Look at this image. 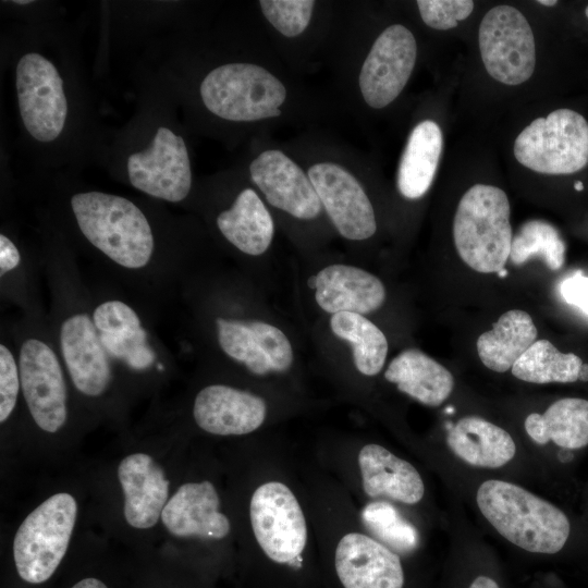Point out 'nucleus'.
Segmentation results:
<instances>
[{
  "label": "nucleus",
  "mask_w": 588,
  "mask_h": 588,
  "mask_svg": "<svg viewBox=\"0 0 588 588\" xmlns=\"http://www.w3.org/2000/svg\"><path fill=\"white\" fill-rule=\"evenodd\" d=\"M524 425L528 436L539 444L553 441L564 449H581L588 444V401L558 400L543 414L528 415Z\"/></svg>",
  "instance_id": "c85d7f7f"
},
{
  "label": "nucleus",
  "mask_w": 588,
  "mask_h": 588,
  "mask_svg": "<svg viewBox=\"0 0 588 588\" xmlns=\"http://www.w3.org/2000/svg\"><path fill=\"white\" fill-rule=\"evenodd\" d=\"M384 377L401 392L428 406L441 405L454 387L452 373L417 348H407L394 357Z\"/></svg>",
  "instance_id": "5701e85b"
},
{
  "label": "nucleus",
  "mask_w": 588,
  "mask_h": 588,
  "mask_svg": "<svg viewBox=\"0 0 588 588\" xmlns=\"http://www.w3.org/2000/svg\"><path fill=\"white\" fill-rule=\"evenodd\" d=\"M537 328L524 310L511 309L477 340V352L482 364L497 372L512 369L518 358L532 345Z\"/></svg>",
  "instance_id": "cd10ccee"
},
{
  "label": "nucleus",
  "mask_w": 588,
  "mask_h": 588,
  "mask_svg": "<svg viewBox=\"0 0 588 588\" xmlns=\"http://www.w3.org/2000/svg\"><path fill=\"white\" fill-rule=\"evenodd\" d=\"M478 44L487 72L505 85L530 78L536 66L531 27L517 9L501 4L489 10L479 26Z\"/></svg>",
  "instance_id": "9d476101"
},
{
  "label": "nucleus",
  "mask_w": 588,
  "mask_h": 588,
  "mask_svg": "<svg viewBox=\"0 0 588 588\" xmlns=\"http://www.w3.org/2000/svg\"><path fill=\"white\" fill-rule=\"evenodd\" d=\"M249 173L270 205L298 219L320 213L322 205L308 175L284 152H261L250 163Z\"/></svg>",
  "instance_id": "dca6fc26"
},
{
  "label": "nucleus",
  "mask_w": 588,
  "mask_h": 588,
  "mask_svg": "<svg viewBox=\"0 0 588 588\" xmlns=\"http://www.w3.org/2000/svg\"><path fill=\"white\" fill-rule=\"evenodd\" d=\"M8 327L16 347L22 396L27 411L40 430L56 433L69 418L70 379L51 336L47 317L21 315Z\"/></svg>",
  "instance_id": "20e7f679"
},
{
  "label": "nucleus",
  "mask_w": 588,
  "mask_h": 588,
  "mask_svg": "<svg viewBox=\"0 0 588 588\" xmlns=\"http://www.w3.org/2000/svg\"><path fill=\"white\" fill-rule=\"evenodd\" d=\"M417 7L426 25L433 29L446 30L456 27L467 19L473 9L471 0H418Z\"/></svg>",
  "instance_id": "e433bc0d"
},
{
  "label": "nucleus",
  "mask_w": 588,
  "mask_h": 588,
  "mask_svg": "<svg viewBox=\"0 0 588 588\" xmlns=\"http://www.w3.org/2000/svg\"><path fill=\"white\" fill-rule=\"evenodd\" d=\"M41 271L42 266H34L13 238L0 234L1 299L16 306L23 316L47 317L39 286Z\"/></svg>",
  "instance_id": "bb28decb"
},
{
  "label": "nucleus",
  "mask_w": 588,
  "mask_h": 588,
  "mask_svg": "<svg viewBox=\"0 0 588 588\" xmlns=\"http://www.w3.org/2000/svg\"><path fill=\"white\" fill-rule=\"evenodd\" d=\"M42 268L50 301L47 322L70 382L83 396L100 399L121 370L93 320L88 283L65 250L47 253Z\"/></svg>",
  "instance_id": "f03ea898"
},
{
  "label": "nucleus",
  "mask_w": 588,
  "mask_h": 588,
  "mask_svg": "<svg viewBox=\"0 0 588 588\" xmlns=\"http://www.w3.org/2000/svg\"><path fill=\"white\" fill-rule=\"evenodd\" d=\"M250 524L265 554L277 563H291L304 551L307 525L302 507L287 486L269 481L259 486L249 504Z\"/></svg>",
  "instance_id": "9b49d317"
},
{
  "label": "nucleus",
  "mask_w": 588,
  "mask_h": 588,
  "mask_svg": "<svg viewBox=\"0 0 588 588\" xmlns=\"http://www.w3.org/2000/svg\"><path fill=\"white\" fill-rule=\"evenodd\" d=\"M581 364L576 354L562 353L550 341L541 339L535 341L518 358L512 373L531 383H568L578 380Z\"/></svg>",
  "instance_id": "7c9ffc66"
},
{
  "label": "nucleus",
  "mask_w": 588,
  "mask_h": 588,
  "mask_svg": "<svg viewBox=\"0 0 588 588\" xmlns=\"http://www.w3.org/2000/svg\"><path fill=\"white\" fill-rule=\"evenodd\" d=\"M574 187H575L576 191H583L584 184L578 181V182L575 183Z\"/></svg>",
  "instance_id": "a18cd8bd"
},
{
  "label": "nucleus",
  "mask_w": 588,
  "mask_h": 588,
  "mask_svg": "<svg viewBox=\"0 0 588 588\" xmlns=\"http://www.w3.org/2000/svg\"><path fill=\"white\" fill-rule=\"evenodd\" d=\"M316 302L332 315L369 314L384 302L385 289L373 274L353 266L331 265L316 275Z\"/></svg>",
  "instance_id": "412c9836"
},
{
  "label": "nucleus",
  "mask_w": 588,
  "mask_h": 588,
  "mask_svg": "<svg viewBox=\"0 0 588 588\" xmlns=\"http://www.w3.org/2000/svg\"><path fill=\"white\" fill-rule=\"evenodd\" d=\"M70 208L101 269L150 311L171 302L183 266L158 245L151 222L132 200L90 191L73 194Z\"/></svg>",
  "instance_id": "f257e3e1"
},
{
  "label": "nucleus",
  "mask_w": 588,
  "mask_h": 588,
  "mask_svg": "<svg viewBox=\"0 0 588 588\" xmlns=\"http://www.w3.org/2000/svg\"><path fill=\"white\" fill-rule=\"evenodd\" d=\"M261 11L270 24L286 37L302 34L311 19L315 1L261 0Z\"/></svg>",
  "instance_id": "c9c22d12"
},
{
  "label": "nucleus",
  "mask_w": 588,
  "mask_h": 588,
  "mask_svg": "<svg viewBox=\"0 0 588 588\" xmlns=\"http://www.w3.org/2000/svg\"><path fill=\"white\" fill-rule=\"evenodd\" d=\"M93 320L121 371L162 373L171 353L152 329L151 311L115 284L89 285Z\"/></svg>",
  "instance_id": "7ed1b4c3"
},
{
  "label": "nucleus",
  "mask_w": 588,
  "mask_h": 588,
  "mask_svg": "<svg viewBox=\"0 0 588 588\" xmlns=\"http://www.w3.org/2000/svg\"><path fill=\"white\" fill-rule=\"evenodd\" d=\"M124 493V517L138 529L155 526L169 495V480L155 460L145 453L124 457L118 467Z\"/></svg>",
  "instance_id": "aec40b11"
},
{
  "label": "nucleus",
  "mask_w": 588,
  "mask_h": 588,
  "mask_svg": "<svg viewBox=\"0 0 588 588\" xmlns=\"http://www.w3.org/2000/svg\"><path fill=\"white\" fill-rule=\"evenodd\" d=\"M442 147V132L434 121H421L413 128L397 171V188L402 196L417 199L428 192L437 173Z\"/></svg>",
  "instance_id": "a878e982"
},
{
  "label": "nucleus",
  "mask_w": 588,
  "mask_h": 588,
  "mask_svg": "<svg viewBox=\"0 0 588 588\" xmlns=\"http://www.w3.org/2000/svg\"><path fill=\"white\" fill-rule=\"evenodd\" d=\"M219 495L210 481L182 485L161 513L168 531L176 537L222 539L231 529L228 517L219 511Z\"/></svg>",
  "instance_id": "6ab92c4d"
},
{
  "label": "nucleus",
  "mask_w": 588,
  "mask_h": 588,
  "mask_svg": "<svg viewBox=\"0 0 588 588\" xmlns=\"http://www.w3.org/2000/svg\"><path fill=\"white\" fill-rule=\"evenodd\" d=\"M256 341L268 357L273 371H285L293 363V351L286 335L277 327L259 320H248Z\"/></svg>",
  "instance_id": "4c0bfd02"
},
{
  "label": "nucleus",
  "mask_w": 588,
  "mask_h": 588,
  "mask_svg": "<svg viewBox=\"0 0 588 588\" xmlns=\"http://www.w3.org/2000/svg\"><path fill=\"white\" fill-rule=\"evenodd\" d=\"M71 588H108V587L106 586L105 583H102L101 580L97 578L87 577L77 581Z\"/></svg>",
  "instance_id": "ea45409f"
},
{
  "label": "nucleus",
  "mask_w": 588,
  "mask_h": 588,
  "mask_svg": "<svg viewBox=\"0 0 588 588\" xmlns=\"http://www.w3.org/2000/svg\"><path fill=\"white\" fill-rule=\"evenodd\" d=\"M76 514L73 495L61 492L26 516L13 540V559L23 580L41 584L52 576L68 550Z\"/></svg>",
  "instance_id": "6e6552de"
},
{
  "label": "nucleus",
  "mask_w": 588,
  "mask_h": 588,
  "mask_svg": "<svg viewBox=\"0 0 588 588\" xmlns=\"http://www.w3.org/2000/svg\"><path fill=\"white\" fill-rule=\"evenodd\" d=\"M539 4L546 5V7H552L558 3L555 0H539L537 1Z\"/></svg>",
  "instance_id": "37998d69"
},
{
  "label": "nucleus",
  "mask_w": 588,
  "mask_h": 588,
  "mask_svg": "<svg viewBox=\"0 0 588 588\" xmlns=\"http://www.w3.org/2000/svg\"><path fill=\"white\" fill-rule=\"evenodd\" d=\"M369 531L399 552H411L418 543L416 528L402 517L399 511L387 502L369 503L362 513Z\"/></svg>",
  "instance_id": "72a5a7b5"
},
{
  "label": "nucleus",
  "mask_w": 588,
  "mask_h": 588,
  "mask_svg": "<svg viewBox=\"0 0 588 588\" xmlns=\"http://www.w3.org/2000/svg\"><path fill=\"white\" fill-rule=\"evenodd\" d=\"M498 274H499L500 278H504V277H506L507 271H506L505 269H502V270H500V271L498 272Z\"/></svg>",
  "instance_id": "49530a36"
},
{
  "label": "nucleus",
  "mask_w": 588,
  "mask_h": 588,
  "mask_svg": "<svg viewBox=\"0 0 588 588\" xmlns=\"http://www.w3.org/2000/svg\"><path fill=\"white\" fill-rule=\"evenodd\" d=\"M469 588H500L499 585L490 577L478 576L474 579Z\"/></svg>",
  "instance_id": "a19ab883"
},
{
  "label": "nucleus",
  "mask_w": 588,
  "mask_h": 588,
  "mask_svg": "<svg viewBox=\"0 0 588 588\" xmlns=\"http://www.w3.org/2000/svg\"><path fill=\"white\" fill-rule=\"evenodd\" d=\"M417 57L412 32L401 24L385 28L373 42L360 74L359 88L366 103L381 109L391 103L405 87Z\"/></svg>",
  "instance_id": "4468645a"
},
{
  "label": "nucleus",
  "mask_w": 588,
  "mask_h": 588,
  "mask_svg": "<svg viewBox=\"0 0 588 588\" xmlns=\"http://www.w3.org/2000/svg\"><path fill=\"white\" fill-rule=\"evenodd\" d=\"M15 83L27 132L42 143L56 139L68 114L63 81L56 66L41 54H24L16 66Z\"/></svg>",
  "instance_id": "f8f14e48"
},
{
  "label": "nucleus",
  "mask_w": 588,
  "mask_h": 588,
  "mask_svg": "<svg viewBox=\"0 0 588 588\" xmlns=\"http://www.w3.org/2000/svg\"><path fill=\"white\" fill-rule=\"evenodd\" d=\"M267 413L265 401L248 391L213 383L196 394L193 417L206 432L217 436H241L258 429Z\"/></svg>",
  "instance_id": "a211bd4d"
},
{
  "label": "nucleus",
  "mask_w": 588,
  "mask_h": 588,
  "mask_svg": "<svg viewBox=\"0 0 588 588\" xmlns=\"http://www.w3.org/2000/svg\"><path fill=\"white\" fill-rule=\"evenodd\" d=\"M335 571L344 588H403L396 553L359 532L342 537L335 549Z\"/></svg>",
  "instance_id": "f3484780"
},
{
  "label": "nucleus",
  "mask_w": 588,
  "mask_h": 588,
  "mask_svg": "<svg viewBox=\"0 0 588 588\" xmlns=\"http://www.w3.org/2000/svg\"><path fill=\"white\" fill-rule=\"evenodd\" d=\"M216 223L222 236L241 253L264 254L273 237V220L257 193L243 189L231 207L221 211Z\"/></svg>",
  "instance_id": "b1692460"
},
{
  "label": "nucleus",
  "mask_w": 588,
  "mask_h": 588,
  "mask_svg": "<svg viewBox=\"0 0 588 588\" xmlns=\"http://www.w3.org/2000/svg\"><path fill=\"white\" fill-rule=\"evenodd\" d=\"M32 2H33V1H30V0H19V1L15 0V1H13V3H15V4H21V5H22V4H29V3H32Z\"/></svg>",
  "instance_id": "c03bdc74"
},
{
  "label": "nucleus",
  "mask_w": 588,
  "mask_h": 588,
  "mask_svg": "<svg viewBox=\"0 0 588 588\" xmlns=\"http://www.w3.org/2000/svg\"><path fill=\"white\" fill-rule=\"evenodd\" d=\"M200 96L206 108L219 118L250 122L280 115L286 89L260 65L229 63L206 75Z\"/></svg>",
  "instance_id": "0eeeda50"
},
{
  "label": "nucleus",
  "mask_w": 588,
  "mask_h": 588,
  "mask_svg": "<svg viewBox=\"0 0 588 588\" xmlns=\"http://www.w3.org/2000/svg\"><path fill=\"white\" fill-rule=\"evenodd\" d=\"M578 380L588 381V364L583 363L578 372Z\"/></svg>",
  "instance_id": "79ce46f5"
},
{
  "label": "nucleus",
  "mask_w": 588,
  "mask_h": 588,
  "mask_svg": "<svg viewBox=\"0 0 588 588\" xmlns=\"http://www.w3.org/2000/svg\"><path fill=\"white\" fill-rule=\"evenodd\" d=\"M585 14H586V16L588 17V5H587V8H586V10H585Z\"/></svg>",
  "instance_id": "de8ad7c7"
},
{
  "label": "nucleus",
  "mask_w": 588,
  "mask_h": 588,
  "mask_svg": "<svg viewBox=\"0 0 588 588\" xmlns=\"http://www.w3.org/2000/svg\"><path fill=\"white\" fill-rule=\"evenodd\" d=\"M510 201L499 187L476 184L462 196L453 221V238L461 259L480 273L504 269L510 258Z\"/></svg>",
  "instance_id": "423d86ee"
},
{
  "label": "nucleus",
  "mask_w": 588,
  "mask_h": 588,
  "mask_svg": "<svg viewBox=\"0 0 588 588\" xmlns=\"http://www.w3.org/2000/svg\"><path fill=\"white\" fill-rule=\"evenodd\" d=\"M565 249L561 234L551 223L537 219L529 220L513 236L510 259L519 266L532 257H539L555 271L564 265Z\"/></svg>",
  "instance_id": "2f4dec72"
},
{
  "label": "nucleus",
  "mask_w": 588,
  "mask_h": 588,
  "mask_svg": "<svg viewBox=\"0 0 588 588\" xmlns=\"http://www.w3.org/2000/svg\"><path fill=\"white\" fill-rule=\"evenodd\" d=\"M513 152L520 164L535 172H577L588 163V122L574 110H554L519 133Z\"/></svg>",
  "instance_id": "1a4fd4ad"
},
{
  "label": "nucleus",
  "mask_w": 588,
  "mask_h": 588,
  "mask_svg": "<svg viewBox=\"0 0 588 588\" xmlns=\"http://www.w3.org/2000/svg\"><path fill=\"white\" fill-rule=\"evenodd\" d=\"M308 177L339 233L353 241L372 236L377 230L372 205L357 179L333 162H319Z\"/></svg>",
  "instance_id": "2eb2a0df"
},
{
  "label": "nucleus",
  "mask_w": 588,
  "mask_h": 588,
  "mask_svg": "<svg viewBox=\"0 0 588 588\" xmlns=\"http://www.w3.org/2000/svg\"><path fill=\"white\" fill-rule=\"evenodd\" d=\"M332 332L352 344L354 363L365 376L379 373L385 363L388 341L383 332L360 314L341 311L330 319Z\"/></svg>",
  "instance_id": "c756f323"
},
{
  "label": "nucleus",
  "mask_w": 588,
  "mask_h": 588,
  "mask_svg": "<svg viewBox=\"0 0 588 588\" xmlns=\"http://www.w3.org/2000/svg\"><path fill=\"white\" fill-rule=\"evenodd\" d=\"M358 465L367 495L387 497L405 504L422 499L425 486L417 469L383 446L375 443L363 446Z\"/></svg>",
  "instance_id": "4be33fe9"
},
{
  "label": "nucleus",
  "mask_w": 588,
  "mask_h": 588,
  "mask_svg": "<svg viewBox=\"0 0 588 588\" xmlns=\"http://www.w3.org/2000/svg\"><path fill=\"white\" fill-rule=\"evenodd\" d=\"M213 326L218 346L225 356L244 365L254 375L264 376L272 370L248 320L217 316Z\"/></svg>",
  "instance_id": "473e14b6"
},
{
  "label": "nucleus",
  "mask_w": 588,
  "mask_h": 588,
  "mask_svg": "<svg viewBox=\"0 0 588 588\" xmlns=\"http://www.w3.org/2000/svg\"><path fill=\"white\" fill-rule=\"evenodd\" d=\"M562 297L588 315V278L578 271L564 279L560 285Z\"/></svg>",
  "instance_id": "58836bf2"
},
{
  "label": "nucleus",
  "mask_w": 588,
  "mask_h": 588,
  "mask_svg": "<svg viewBox=\"0 0 588 588\" xmlns=\"http://www.w3.org/2000/svg\"><path fill=\"white\" fill-rule=\"evenodd\" d=\"M131 184L138 191L169 203L185 199L192 187V172L183 138L159 127L151 145L127 159Z\"/></svg>",
  "instance_id": "ddd939ff"
},
{
  "label": "nucleus",
  "mask_w": 588,
  "mask_h": 588,
  "mask_svg": "<svg viewBox=\"0 0 588 588\" xmlns=\"http://www.w3.org/2000/svg\"><path fill=\"white\" fill-rule=\"evenodd\" d=\"M476 500L495 530L526 551L553 554L567 541L571 525L566 515L519 486L487 480L478 488Z\"/></svg>",
  "instance_id": "39448f33"
},
{
  "label": "nucleus",
  "mask_w": 588,
  "mask_h": 588,
  "mask_svg": "<svg viewBox=\"0 0 588 588\" xmlns=\"http://www.w3.org/2000/svg\"><path fill=\"white\" fill-rule=\"evenodd\" d=\"M448 444L464 462L478 467L498 468L515 455L516 446L507 431L477 416L460 419L449 430Z\"/></svg>",
  "instance_id": "393cba45"
},
{
  "label": "nucleus",
  "mask_w": 588,
  "mask_h": 588,
  "mask_svg": "<svg viewBox=\"0 0 588 588\" xmlns=\"http://www.w3.org/2000/svg\"><path fill=\"white\" fill-rule=\"evenodd\" d=\"M22 393L16 347L8 327L1 326L0 338V422L4 424L16 408Z\"/></svg>",
  "instance_id": "f704fd0d"
}]
</instances>
